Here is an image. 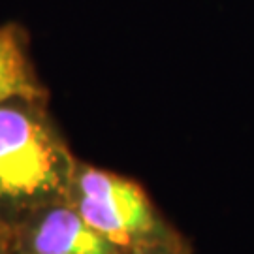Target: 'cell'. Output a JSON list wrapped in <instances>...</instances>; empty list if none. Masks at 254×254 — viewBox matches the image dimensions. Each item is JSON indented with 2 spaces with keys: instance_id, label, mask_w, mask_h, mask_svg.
Segmentation results:
<instances>
[{
  "instance_id": "5b68a950",
  "label": "cell",
  "mask_w": 254,
  "mask_h": 254,
  "mask_svg": "<svg viewBox=\"0 0 254 254\" xmlns=\"http://www.w3.org/2000/svg\"><path fill=\"white\" fill-rule=\"evenodd\" d=\"M132 254H187L183 251V243L177 237L166 236L141 247H136Z\"/></svg>"
},
{
  "instance_id": "6da1fadb",
  "label": "cell",
  "mask_w": 254,
  "mask_h": 254,
  "mask_svg": "<svg viewBox=\"0 0 254 254\" xmlns=\"http://www.w3.org/2000/svg\"><path fill=\"white\" fill-rule=\"evenodd\" d=\"M40 100L0 104V201L25 205L55 196L72 177V160Z\"/></svg>"
},
{
  "instance_id": "277c9868",
  "label": "cell",
  "mask_w": 254,
  "mask_h": 254,
  "mask_svg": "<svg viewBox=\"0 0 254 254\" xmlns=\"http://www.w3.org/2000/svg\"><path fill=\"white\" fill-rule=\"evenodd\" d=\"M11 98L42 100L38 81L27 51V40L17 25L0 27V104Z\"/></svg>"
},
{
  "instance_id": "3957f363",
  "label": "cell",
  "mask_w": 254,
  "mask_h": 254,
  "mask_svg": "<svg viewBox=\"0 0 254 254\" xmlns=\"http://www.w3.org/2000/svg\"><path fill=\"white\" fill-rule=\"evenodd\" d=\"M36 254H119L106 236L79 215L77 209L59 207L38 222L32 234Z\"/></svg>"
},
{
  "instance_id": "7a4b0ae2",
  "label": "cell",
  "mask_w": 254,
  "mask_h": 254,
  "mask_svg": "<svg viewBox=\"0 0 254 254\" xmlns=\"http://www.w3.org/2000/svg\"><path fill=\"white\" fill-rule=\"evenodd\" d=\"M77 211L119 249H136L170 236L136 183L87 168L77 175Z\"/></svg>"
}]
</instances>
